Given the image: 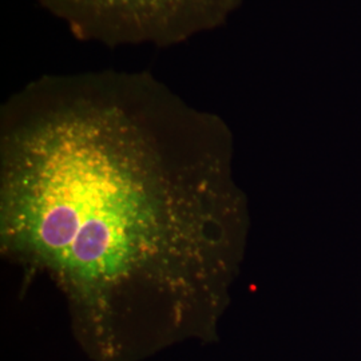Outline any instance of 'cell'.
Masks as SVG:
<instances>
[{
  "mask_svg": "<svg viewBox=\"0 0 361 361\" xmlns=\"http://www.w3.org/2000/svg\"><path fill=\"white\" fill-rule=\"evenodd\" d=\"M80 42L178 46L221 26L237 0H37Z\"/></svg>",
  "mask_w": 361,
  "mask_h": 361,
  "instance_id": "obj_2",
  "label": "cell"
},
{
  "mask_svg": "<svg viewBox=\"0 0 361 361\" xmlns=\"http://www.w3.org/2000/svg\"><path fill=\"white\" fill-rule=\"evenodd\" d=\"M231 134L149 71L44 74L0 113L1 250L95 361L217 338L246 235Z\"/></svg>",
  "mask_w": 361,
  "mask_h": 361,
  "instance_id": "obj_1",
  "label": "cell"
}]
</instances>
